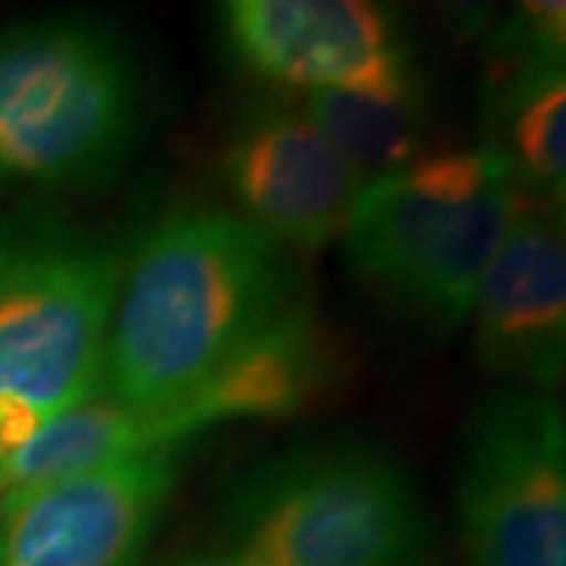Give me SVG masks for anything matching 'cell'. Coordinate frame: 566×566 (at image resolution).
Here are the masks:
<instances>
[{"label": "cell", "instance_id": "cell-1", "mask_svg": "<svg viewBox=\"0 0 566 566\" xmlns=\"http://www.w3.org/2000/svg\"><path fill=\"white\" fill-rule=\"evenodd\" d=\"M296 296L283 249L259 227L223 208H180L126 259L102 394L164 419Z\"/></svg>", "mask_w": 566, "mask_h": 566}, {"label": "cell", "instance_id": "cell-2", "mask_svg": "<svg viewBox=\"0 0 566 566\" xmlns=\"http://www.w3.org/2000/svg\"><path fill=\"white\" fill-rule=\"evenodd\" d=\"M520 199L523 186L494 145L419 155L365 182L340 240L359 281L444 337L469 322Z\"/></svg>", "mask_w": 566, "mask_h": 566}, {"label": "cell", "instance_id": "cell-3", "mask_svg": "<svg viewBox=\"0 0 566 566\" xmlns=\"http://www.w3.org/2000/svg\"><path fill=\"white\" fill-rule=\"evenodd\" d=\"M424 520L406 472L359 444L286 450L233 488L221 523L230 566H416Z\"/></svg>", "mask_w": 566, "mask_h": 566}, {"label": "cell", "instance_id": "cell-4", "mask_svg": "<svg viewBox=\"0 0 566 566\" xmlns=\"http://www.w3.org/2000/svg\"><path fill=\"white\" fill-rule=\"evenodd\" d=\"M142 92L117 35L88 20L0 32V177L85 186L136 145Z\"/></svg>", "mask_w": 566, "mask_h": 566}, {"label": "cell", "instance_id": "cell-5", "mask_svg": "<svg viewBox=\"0 0 566 566\" xmlns=\"http://www.w3.org/2000/svg\"><path fill=\"white\" fill-rule=\"evenodd\" d=\"M126 255L54 221L0 230V397L41 422L102 394Z\"/></svg>", "mask_w": 566, "mask_h": 566}, {"label": "cell", "instance_id": "cell-6", "mask_svg": "<svg viewBox=\"0 0 566 566\" xmlns=\"http://www.w3.org/2000/svg\"><path fill=\"white\" fill-rule=\"evenodd\" d=\"M457 504L469 566H566V424L554 397L504 390L472 412Z\"/></svg>", "mask_w": 566, "mask_h": 566}, {"label": "cell", "instance_id": "cell-7", "mask_svg": "<svg viewBox=\"0 0 566 566\" xmlns=\"http://www.w3.org/2000/svg\"><path fill=\"white\" fill-rule=\"evenodd\" d=\"M177 482V450H158L0 497V566H133Z\"/></svg>", "mask_w": 566, "mask_h": 566}, {"label": "cell", "instance_id": "cell-8", "mask_svg": "<svg viewBox=\"0 0 566 566\" xmlns=\"http://www.w3.org/2000/svg\"><path fill=\"white\" fill-rule=\"evenodd\" d=\"M221 20L233 54L281 88L378 92L416 80L394 17L365 0H230Z\"/></svg>", "mask_w": 566, "mask_h": 566}, {"label": "cell", "instance_id": "cell-9", "mask_svg": "<svg viewBox=\"0 0 566 566\" xmlns=\"http://www.w3.org/2000/svg\"><path fill=\"white\" fill-rule=\"evenodd\" d=\"M221 174L240 218L296 252H322L340 240L365 186L303 107L283 102L255 104L237 123Z\"/></svg>", "mask_w": 566, "mask_h": 566}, {"label": "cell", "instance_id": "cell-10", "mask_svg": "<svg viewBox=\"0 0 566 566\" xmlns=\"http://www.w3.org/2000/svg\"><path fill=\"white\" fill-rule=\"evenodd\" d=\"M469 318L475 356L513 390L547 394L566 365V243L560 208L523 192Z\"/></svg>", "mask_w": 566, "mask_h": 566}, {"label": "cell", "instance_id": "cell-11", "mask_svg": "<svg viewBox=\"0 0 566 566\" xmlns=\"http://www.w3.org/2000/svg\"><path fill=\"white\" fill-rule=\"evenodd\" d=\"M327 334L296 296L281 315L218 368L208 385L164 419H148L155 444L177 450L199 431L245 419H283L312 403L327 385Z\"/></svg>", "mask_w": 566, "mask_h": 566}, {"label": "cell", "instance_id": "cell-12", "mask_svg": "<svg viewBox=\"0 0 566 566\" xmlns=\"http://www.w3.org/2000/svg\"><path fill=\"white\" fill-rule=\"evenodd\" d=\"M158 450L161 447L155 444L151 422L145 416L98 394L48 419L29 444L0 460V497H20L32 488Z\"/></svg>", "mask_w": 566, "mask_h": 566}, {"label": "cell", "instance_id": "cell-13", "mask_svg": "<svg viewBox=\"0 0 566 566\" xmlns=\"http://www.w3.org/2000/svg\"><path fill=\"white\" fill-rule=\"evenodd\" d=\"M494 145L532 199L564 205L566 73L564 61H506L494 88Z\"/></svg>", "mask_w": 566, "mask_h": 566}, {"label": "cell", "instance_id": "cell-14", "mask_svg": "<svg viewBox=\"0 0 566 566\" xmlns=\"http://www.w3.org/2000/svg\"><path fill=\"white\" fill-rule=\"evenodd\" d=\"M303 111L363 182L387 177L419 158L424 98L416 80L378 92L305 95Z\"/></svg>", "mask_w": 566, "mask_h": 566}, {"label": "cell", "instance_id": "cell-15", "mask_svg": "<svg viewBox=\"0 0 566 566\" xmlns=\"http://www.w3.org/2000/svg\"><path fill=\"white\" fill-rule=\"evenodd\" d=\"M180 566H230V564H223V560H196V564H180Z\"/></svg>", "mask_w": 566, "mask_h": 566}]
</instances>
